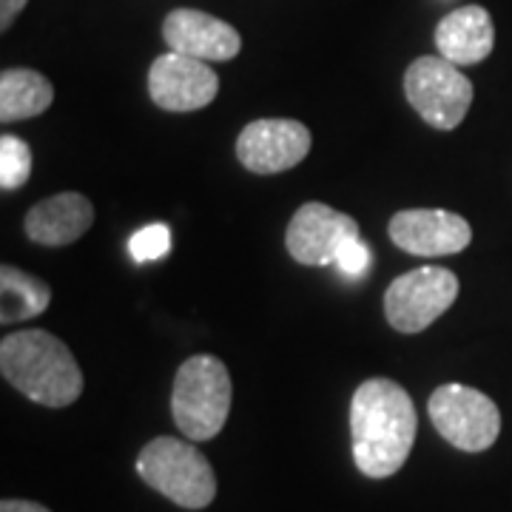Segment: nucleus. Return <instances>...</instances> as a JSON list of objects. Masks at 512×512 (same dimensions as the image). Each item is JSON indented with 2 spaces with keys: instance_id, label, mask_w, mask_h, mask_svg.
Instances as JSON below:
<instances>
[{
  "instance_id": "obj_21",
  "label": "nucleus",
  "mask_w": 512,
  "mask_h": 512,
  "mask_svg": "<svg viewBox=\"0 0 512 512\" xmlns=\"http://www.w3.org/2000/svg\"><path fill=\"white\" fill-rule=\"evenodd\" d=\"M0 512H52L43 504H35V501H20V498H6L0 504Z\"/></svg>"
},
{
  "instance_id": "obj_7",
  "label": "nucleus",
  "mask_w": 512,
  "mask_h": 512,
  "mask_svg": "<svg viewBox=\"0 0 512 512\" xmlns=\"http://www.w3.org/2000/svg\"><path fill=\"white\" fill-rule=\"evenodd\" d=\"M458 299V276L441 265H424L390 282L384 316L399 333H421Z\"/></svg>"
},
{
  "instance_id": "obj_13",
  "label": "nucleus",
  "mask_w": 512,
  "mask_h": 512,
  "mask_svg": "<svg viewBox=\"0 0 512 512\" xmlns=\"http://www.w3.org/2000/svg\"><path fill=\"white\" fill-rule=\"evenodd\" d=\"M94 222V205L77 191H63L37 202L26 217V234L37 245L60 248L80 239Z\"/></svg>"
},
{
  "instance_id": "obj_12",
  "label": "nucleus",
  "mask_w": 512,
  "mask_h": 512,
  "mask_svg": "<svg viewBox=\"0 0 512 512\" xmlns=\"http://www.w3.org/2000/svg\"><path fill=\"white\" fill-rule=\"evenodd\" d=\"M163 37L171 52L197 57L205 63L231 60L242 49V37L231 23L200 9H174L163 23Z\"/></svg>"
},
{
  "instance_id": "obj_16",
  "label": "nucleus",
  "mask_w": 512,
  "mask_h": 512,
  "mask_svg": "<svg viewBox=\"0 0 512 512\" xmlns=\"http://www.w3.org/2000/svg\"><path fill=\"white\" fill-rule=\"evenodd\" d=\"M49 302H52V288L43 279L26 274L15 265L0 268V322L6 328L40 316L49 308Z\"/></svg>"
},
{
  "instance_id": "obj_4",
  "label": "nucleus",
  "mask_w": 512,
  "mask_h": 512,
  "mask_svg": "<svg viewBox=\"0 0 512 512\" xmlns=\"http://www.w3.org/2000/svg\"><path fill=\"white\" fill-rule=\"evenodd\" d=\"M137 473L151 490L185 510H205L217 495V476L194 441L157 436L137 456Z\"/></svg>"
},
{
  "instance_id": "obj_15",
  "label": "nucleus",
  "mask_w": 512,
  "mask_h": 512,
  "mask_svg": "<svg viewBox=\"0 0 512 512\" xmlns=\"http://www.w3.org/2000/svg\"><path fill=\"white\" fill-rule=\"evenodd\" d=\"M52 100V83L35 69H6L0 74V120L6 126L43 114Z\"/></svg>"
},
{
  "instance_id": "obj_8",
  "label": "nucleus",
  "mask_w": 512,
  "mask_h": 512,
  "mask_svg": "<svg viewBox=\"0 0 512 512\" xmlns=\"http://www.w3.org/2000/svg\"><path fill=\"white\" fill-rule=\"evenodd\" d=\"M350 239H359V222L325 202H305L293 214L285 245L299 265H330Z\"/></svg>"
},
{
  "instance_id": "obj_1",
  "label": "nucleus",
  "mask_w": 512,
  "mask_h": 512,
  "mask_svg": "<svg viewBox=\"0 0 512 512\" xmlns=\"http://www.w3.org/2000/svg\"><path fill=\"white\" fill-rule=\"evenodd\" d=\"M416 407L402 384L367 379L350 399L353 461L367 478H390L416 444Z\"/></svg>"
},
{
  "instance_id": "obj_11",
  "label": "nucleus",
  "mask_w": 512,
  "mask_h": 512,
  "mask_svg": "<svg viewBox=\"0 0 512 512\" xmlns=\"http://www.w3.org/2000/svg\"><path fill=\"white\" fill-rule=\"evenodd\" d=\"M390 239L413 256L461 254L473 242V228L464 217L441 208H407L390 220Z\"/></svg>"
},
{
  "instance_id": "obj_18",
  "label": "nucleus",
  "mask_w": 512,
  "mask_h": 512,
  "mask_svg": "<svg viewBox=\"0 0 512 512\" xmlns=\"http://www.w3.org/2000/svg\"><path fill=\"white\" fill-rule=\"evenodd\" d=\"M168 251H171V231L163 222L146 225L128 239V254L134 262H154V259H163Z\"/></svg>"
},
{
  "instance_id": "obj_20",
  "label": "nucleus",
  "mask_w": 512,
  "mask_h": 512,
  "mask_svg": "<svg viewBox=\"0 0 512 512\" xmlns=\"http://www.w3.org/2000/svg\"><path fill=\"white\" fill-rule=\"evenodd\" d=\"M26 3H29V0H0V29H3V32L12 29V23L18 20V15L23 12Z\"/></svg>"
},
{
  "instance_id": "obj_14",
  "label": "nucleus",
  "mask_w": 512,
  "mask_h": 512,
  "mask_svg": "<svg viewBox=\"0 0 512 512\" xmlns=\"http://www.w3.org/2000/svg\"><path fill=\"white\" fill-rule=\"evenodd\" d=\"M495 46V26L487 9L461 6L441 18L436 26V49L444 60L456 66H476L490 57Z\"/></svg>"
},
{
  "instance_id": "obj_6",
  "label": "nucleus",
  "mask_w": 512,
  "mask_h": 512,
  "mask_svg": "<svg viewBox=\"0 0 512 512\" xmlns=\"http://www.w3.org/2000/svg\"><path fill=\"white\" fill-rule=\"evenodd\" d=\"M404 94L424 123L441 131L461 126L473 106V83L444 57H419L404 72Z\"/></svg>"
},
{
  "instance_id": "obj_2",
  "label": "nucleus",
  "mask_w": 512,
  "mask_h": 512,
  "mask_svg": "<svg viewBox=\"0 0 512 512\" xmlns=\"http://www.w3.org/2000/svg\"><path fill=\"white\" fill-rule=\"evenodd\" d=\"M0 373L26 399L43 407H69L83 393V373L74 353L49 330L3 336Z\"/></svg>"
},
{
  "instance_id": "obj_17",
  "label": "nucleus",
  "mask_w": 512,
  "mask_h": 512,
  "mask_svg": "<svg viewBox=\"0 0 512 512\" xmlns=\"http://www.w3.org/2000/svg\"><path fill=\"white\" fill-rule=\"evenodd\" d=\"M32 177V148L15 134L0 137V188L18 191Z\"/></svg>"
},
{
  "instance_id": "obj_10",
  "label": "nucleus",
  "mask_w": 512,
  "mask_h": 512,
  "mask_svg": "<svg viewBox=\"0 0 512 512\" xmlns=\"http://www.w3.org/2000/svg\"><path fill=\"white\" fill-rule=\"evenodd\" d=\"M311 143V131L299 120H254L239 134L237 157L254 174H279L302 163Z\"/></svg>"
},
{
  "instance_id": "obj_3",
  "label": "nucleus",
  "mask_w": 512,
  "mask_h": 512,
  "mask_svg": "<svg viewBox=\"0 0 512 512\" xmlns=\"http://www.w3.org/2000/svg\"><path fill=\"white\" fill-rule=\"evenodd\" d=\"M231 396L228 367L217 356L200 353L185 359L171 390V413L185 439L194 444L217 439L231 413Z\"/></svg>"
},
{
  "instance_id": "obj_19",
  "label": "nucleus",
  "mask_w": 512,
  "mask_h": 512,
  "mask_svg": "<svg viewBox=\"0 0 512 512\" xmlns=\"http://www.w3.org/2000/svg\"><path fill=\"white\" fill-rule=\"evenodd\" d=\"M370 262H373V254H370V248H367L365 242H362V239H350L348 245L339 251L333 265H336L345 276L359 279V276H365V271L370 268Z\"/></svg>"
},
{
  "instance_id": "obj_9",
  "label": "nucleus",
  "mask_w": 512,
  "mask_h": 512,
  "mask_svg": "<svg viewBox=\"0 0 512 512\" xmlns=\"http://www.w3.org/2000/svg\"><path fill=\"white\" fill-rule=\"evenodd\" d=\"M148 94L165 111H200L217 100L220 77L205 60L168 52L151 63Z\"/></svg>"
},
{
  "instance_id": "obj_5",
  "label": "nucleus",
  "mask_w": 512,
  "mask_h": 512,
  "mask_svg": "<svg viewBox=\"0 0 512 512\" xmlns=\"http://www.w3.org/2000/svg\"><path fill=\"white\" fill-rule=\"evenodd\" d=\"M427 413L441 439L464 453L490 450L501 433L498 404L467 384H441L427 402Z\"/></svg>"
}]
</instances>
